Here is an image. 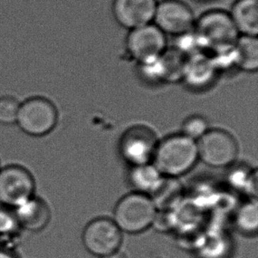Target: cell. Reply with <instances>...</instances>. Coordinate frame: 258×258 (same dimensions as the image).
<instances>
[{
    "instance_id": "6da1fadb",
    "label": "cell",
    "mask_w": 258,
    "mask_h": 258,
    "mask_svg": "<svg viewBox=\"0 0 258 258\" xmlns=\"http://www.w3.org/2000/svg\"><path fill=\"white\" fill-rule=\"evenodd\" d=\"M195 35L199 47L219 55L234 49L240 35L229 14L222 10H211L196 20Z\"/></svg>"
},
{
    "instance_id": "7a4b0ae2",
    "label": "cell",
    "mask_w": 258,
    "mask_h": 258,
    "mask_svg": "<svg viewBox=\"0 0 258 258\" xmlns=\"http://www.w3.org/2000/svg\"><path fill=\"white\" fill-rule=\"evenodd\" d=\"M198 161L197 141L179 134L158 143L152 163L165 177L176 178L191 170Z\"/></svg>"
},
{
    "instance_id": "3957f363",
    "label": "cell",
    "mask_w": 258,
    "mask_h": 258,
    "mask_svg": "<svg viewBox=\"0 0 258 258\" xmlns=\"http://www.w3.org/2000/svg\"><path fill=\"white\" fill-rule=\"evenodd\" d=\"M156 215V206L150 196L134 192L117 203L113 220L122 232L139 234L154 223Z\"/></svg>"
},
{
    "instance_id": "277c9868",
    "label": "cell",
    "mask_w": 258,
    "mask_h": 258,
    "mask_svg": "<svg viewBox=\"0 0 258 258\" xmlns=\"http://www.w3.org/2000/svg\"><path fill=\"white\" fill-rule=\"evenodd\" d=\"M57 120L58 113L51 101L43 97H33L20 104L16 123L29 136L42 137L52 132Z\"/></svg>"
},
{
    "instance_id": "5b68a950",
    "label": "cell",
    "mask_w": 258,
    "mask_h": 258,
    "mask_svg": "<svg viewBox=\"0 0 258 258\" xmlns=\"http://www.w3.org/2000/svg\"><path fill=\"white\" fill-rule=\"evenodd\" d=\"M199 160L212 168H226L233 164L238 154L236 140L223 130H209L197 141Z\"/></svg>"
},
{
    "instance_id": "8992f818",
    "label": "cell",
    "mask_w": 258,
    "mask_h": 258,
    "mask_svg": "<svg viewBox=\"0 0 258 258\" xmlns=\"http://www.w3.org/2000/svg\"><path fill=\"white\" fill-rule=\"evenodd\" d=\"M126 45L131 56L143 67L157 61L167 50V37L154 24L130 30Z\"/></svg>"
},
{
    "instance_id": "52a82bcc",
    "label": "cell",
    "mask_w": 258,
    "mask_h": 258,
    "mask_svg": "<svg viewBox=\"0 0 258 258\" xmlns=\"http://www.w3.org/2000/svg\"><path fill=\"white\" fill-rule=\"evenodd\" d=\"M35 182L29 171L17 165L0 168V205L14 209L35 196Z\"/></svg>"
},
{
    "instance_id": "ba28073f",
    "label": "cell",
    "mask_w": 258,
    "mask_h": 258,
    "mask_svg": "<svg viewBox=\"0 0 258 258\" xmlns=\"http://www.w3.org/2000/svg\"><path fill=\"white\" fill-rule=\"evenodd\" d=\"M159 141L157 137L147 126L131 127L122 134L119 150L123 160L133 167L150 164Z\"/></svg>"
},
{
    "instance_id": "9c48e42d",
    "label": "cell",
    "mask_w": 258,
    "mask_h": 258,
    "mask_svg": "<svg viewBox=\"0 0 258 258\" xmlns=\"http://www.w3.org/2000/svg\"><path fill=\"white\" fill-rule=\"evenodd\" d=\"M122 233L114 220L97 218L85 227L82 241L87 251L99 257H104L118 251L122 244Z\"/></svg>"
},
{
    "instance_id": "30bf717a",
    "label": "cell",
    "mask_w": 258,
    "mask_h": 258,
    "mask_svg": "<svg viewBox=\"0 0 258 258\" xmlns=\"http://www.w3.org/2000/svg\"><path fill=\"white\" fill-rule=\"evenodd\" d=\"M153 23L165 35L179 37L194 30L196 18L181 0H162L158 2Z\"/></svg>"
},
{
    "instance_id": "8fae6325",
    "label": "cell",
    "mask_w": 258,
    "mask_h": 258,
    "mask_svg": "<svg viewBox=\"0 0 258 258\" xmlns=\"http://www.w3.org/2000/svg\"><path fill=\"white\" fill-rule=\"evenodd\" d=\"M157 0H113L112 13L122 28L133 30L154 21Z\"/></svg>"
},
{
    "instance_id": "7c38bea8",
    "label": "cell",
    "mask_w": 258,
    "mask_h": 258,
    "mask_svg": "<svg viewBox=\"0 0 258 258\" xmlns=\"http://www.w3.org/2000/svg\"><path fill=\"white\" fill-rule=\"evenodd\" d=\"M13 210L20 227L30 232L43 230L51 219L48 204L35 196Z\"/></svg>"
},
{
    "instance_id": "4fadbf2b",
    "label": "cell",
    "mask_w": 258,
    "mask_h": 258,
    "mask_svg": "<svg viewBox=\"0 0 258 258\" xmlns=\"http://www.w3.org/2000/svg\"><path fill=\"white\" fill-rule=\"evenodd\" d=\"M216 68V63L212 58L203 53H195L186 60L182 79L190 87L201 88L213 81Z\"/></svg>"
},
{
    "instance_id": "5bb4252c",
    "label": "cell",
    "mask_w": 258,
    "mask_h": 258,
    "mask_svg": "<svg viewBox=\"0 0 258 258\" xmlns=\"http://www.w3.org/2000/svg\"><path fill=\"white\" fill-rule=\"evenodd\" d=\"M228 14L239 35L257 37L258 0H235Z\"/></svg>"
},
{
    "instance_id": "9a60e30c",
    "label": "cell",
    "mask_w": 258,
    "mask_h": 258,
    "mask_svg": "<svg viewBox=\"0 0 258 258\" xmlns=\"http://www.w3.org/2000/svg\"><path fill=\"white\" fill-rule=\"evenodd\" d=\"M186 60L184 54L178 49H167L157 61L144 67L147 72L153 71L150 74L153 78L173 82L183 77Z\"/></svg>"
},
{
    "instance_id": "2e32d148",
    "label": "cell",
    "mask_w": 258,
    "mask_h": 258,
    "mask_svg": "<svg viewBox=\"0 0 258 258\" xmlns=\"http://www.w3.org/2000/svg\"><path fill=\"white\" fill-rule=\"evenodd\" d=\"M234 61L241 70L255 73L258 69V41L255 36L241 35L234 48Z\"/></svg>"
},
{
    "instance_id": "e0dca14e",
    "label": "cell",
    "mask_w": 258,
    "mask_h": 258,
    "mask_svg": "<svg viewBox=\"0 0 258 258\" xmlns=\"http://www.w3.org/2000/svg\"><path fill=\"white\" fill-rule=\"evenodd\" d=\"M163 177L153 163L133 167L130 173V181L137 192L148 196L157 188Z\"/></svg>"
},
{
    "instance_id": "ac0fdd59",
    "label": "cell",
    "mask_w": 258,
    "mask_h": 258,
    "mask_svg": "<svg viewBox=\"0 0 258 258\" xmlns=\"http://www.w3.org/2000/svg\"><path fill=\"white\" fill-rule=\"evenodd\" d=\"M239 228L246 234H253L257 229V205L256 202L246 203L237 214Z\"/></svg>"
},
{
    "instance_id": "d6986e66",
    "label": "cell",
    "mask_w": 258,
    "mask_h": 258,
    "mask_svg": "<svg viewBox=\"0 0 258 258\" xmlns=\"http://www.w3.org/2000/svg\"><path fill=\"white\" fill-rule=\"evenodd\" d=\"M209 130V124L205 117L201 115H191L182 123L181 134L194 141H198Z\"/></svg>"
},
{
    "instance_id": "ffe728a7",
    "label": "cell",
    "mask_w": 258,
    "mask_h": 258,
    "mask_svg": "<svg viewBox=\"0 0 258 258\" xmlns=\"http://www.w3.org/2000/svg\"><path fill=\"white\" fill-rule=\"evenodd\" d=\"M21 229L14 210L0 205V241L7 240Z\"/></svg>"
},
{
    "instance_id": "44dd1931",
    "label": "cell",
    "mask_w": 258,
    "mask_h": 258,
    "mask_svg": "<svg viewBox=\"0 0 258 258\" xmlns=\"http://www.w3.org/2000/svg\"><path fill=\"white\" fill-rule=\"evenodd\" d=\"M20 102L10 96L0 98V123L11 125L16 123Z\"/></svg>"
},
{
    "instance_id": "7402d4cb",
    "label": "cell",
    "mask_w": 258,
    "mask_h": 258,
    "mask_svg": "<svg viewBox=\"0 0 258 258\" xmlns=\"http://www.w3.org/2000/svg\"><path fill=\"white\" fill-rule=\"evenodd\" d=\"M0 258H17L7 248H0Z\"/></svg>"
},
{
    "instance_id": "603a6c76",
    "label": "cell",
    "mask_w": 258,
    "mask_h": 258,
    "mask_svg": "<svg viewBox=\"0 0 258 258\" xmlns=\"http://www.w3.org/2000/svg\"><path fill=\"white\" fill-rule=\"evenodd\" d=\"M101 258H127L123 253H121V252H115V253H113L111 255H107V256H104V257Z\"/></svg>"
},
{
    "instance_id": "cb8c5ba5",
    "label": "cell",
    "mask_w": 258,
    "mask_h": 258,
    "mask_svg": "<svg viewBox=\"0 0 258 258\" xmlns=\"http://www.w3.org/2000/svg\"><path fill=\"white\" fill-rule=\"evenodd\" d=\"M0 168H1V167H0Z\"/></svg>"
}]
</instances>
